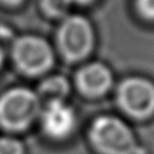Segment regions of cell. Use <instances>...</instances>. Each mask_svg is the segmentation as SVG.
I'll list each match as a JSON object with an SVG mask.
<instances>
[{
	"label": "cell",
	"mask_w": 154,
	"mask_h": 154,
	"mask_svg": "<svg viewBox=\"0 0 154 154\" xmlns=\"http://www.w3.org/2000/svg\"><path fill=\"white\" fill-rule=\"evenodd\" d=\"M89 140L101 154H136L138 149L131 129L112 116H100L93 120Z\"/></svg>",
	"instance_id": "obj_1"
},
{
	"label": "cell",
	"mask_w": 154,
	"mask_h": 154,
	"mask_svg": "<svg viewBox=\"0 0 154 154\" xmlns=\"http://www.w3.org/2000/svg\"><path fill=\"white\" fill-rule=\"evenodd\" d=\"M40 112V97L29 88H11L0 96V125L6 130H26Z\"/></svg>",
	"instance_id": "obj_2"
},
{
	"label": "cell",
	"mask_w": 154,
	"mask_h": 154,
	"mask_svg": "<svg viewBox=\"0 0 154 154\" xmlns=\"http://www.w3.org/2000/svg\"><path fill=\"white\" fill-rule=\"evenodd\" d=\"M57 45L65 60L76 63L85 59L95 45L91 23L81 14L66 16L58 28Z\"/></svg>",
	"instance_id": "obj_3"
},
{
	"label": "cell",
	"mask_w": 154,
	"mask_h": 154,
	"mask_svg": "<svg viewBox=\"0 0 154 154\" xmlns=\"http://www.w3.org/2000/svg\"><path fill=\"white\" fill-rule=\"evenodd\" d=\"M11 55L16 67L31 77L46 73L54 64V53L51 45L35 35L18 37L13 42Z\"/></svg>",
	"instance_id": "obj_4"
},
{
	"label": "cell",
	"mask_w": 154,
	"mask_h": 154,
	"mask_svg": "<svg viewBox=\"0 0 154 154\" xmlns=\"http://www.w3.org/2000/svg\"><path fill=\"white\" fill-rule=\"evenodd\" d=\"M117 103L128 116L144 119L154 114V84L146 78L130 77L117 88Z\"/></svg>",
	"instance_id": "obj_5"
},
{
	"label": "cell",
	"mask_w": 154,
	"mask_h": 154,
	"mask_svg": "<svg viewBox=\"0 0 154 154\" xmlns=\"http://www.w3.org/2000/svg\"><path fill=\"white\" fill-rule=\"evenodd\" d=\"M41 128L46 136L52 140H65L76 129L77 118L73 108L64 100L47 101L40 112Z\"/></svg>",
	"instance_id": "obj_6"
},
{
	"label": "cell",
	"mask_w": 154,
	"mask_h": 154,
	"mask_svg": "<svg viewBox=\"0 0 154 154\" xmlns=\"http://www.w3.org/2000/svg\"><path fill=\"white\" fill-rule=\"evenodd\" d=\"M75 83L81 94L88 97H100L111 89L113 76L105 64L94 61L83 65L76 72Z\"/></svg>",
	"instance_id": "obj_7"
},
{
	"label": "cell",
	"mask_w": 154,
	"mask_h": 154,
	"mask_svg": "<svg viewBox=\"0 0 154 154\" xmlns=\"http://www.w3.org/2000/svg\"><path fill=\"white\" fill-rule=\"evenodd\" d=\"M70 85L63 76H51L45 78L38 85V93L41 96L51 100H64L69 94Z\"/></svg>",
	"instance_id": "obj_8"
},
{
	"label": "cell",
	"mask_w": 154,
	"mask_h": 154,
	"mask_svg": "<svg viewBox=\"0 0 154 154\" xmlns=\"http://www.w3.org/2000/svg\"><path fill=\"white\" fill-rule=\"evenodd\" d=\"M43 11L51 17H63L71 2L69 0H41Z\"/></svg>",
	"instance_id": "obj_9"
},
{
	"label": "cell",
	"mask_w": 154,
	"mask_h": 154,
	"mask_svg": "<svg viewBox=\"0 0 154 154\" xmlns=\"http://www.w3.org/2000/svg\"><path fill=\"white\" fill-rule=\"evenodd\" d=\"M25 149L23 143L10 136L0 137V154H24Z\"/></svg>",
	"instance_id": "obj_10"
},
{
	"label": "cell",
	"mask_w": 154,
	"mask_h": 154,
	"mask_svg": "<svg viewBox=\"0 0 154 154\" xmlns=\"http://www.w3.org/2000/svg\"><path fill=\"white\" fill-rule=\"evenodd\" d=\"M135 8L143 19L154 22V0H135Z\"/></svg>",
	"instance_id": "obj_11"
},
{
	"label": "cell",
	"mask_w": 154,
	"mask_h": 154,
	"mask_svg": "<svg viewBox=\"0 0 154 154\" xmlns=\"http://www.w3.org/2000/svg\"><path fill=\"white\" fill-rule=\"evenodd\" d=\"M23 0H0V2L5 4V5H10V6H14L18 5L19 2H22Z\"/></svg>",
	"instance_id": "obj_12"
},
{
	"label": "cell",
	"mask_w": 154,
	"mask_h": 154,
	"mask_svg": "<svg viewBox=\"0 0 154 154\" xmlns=\"http://www.w3.org/2000/svg\"><path fill=\"white\" fill-rule=\"evenodd\" d=\"M71 4H77V5H88L93 2L94 0H69Z\"/></svg>",
	"instance_id": "obj_13"
},
{
	"label": "cell",
	"mask_w": 154,
	"mask_h": 154,
	"mask_svg": "<svg viewBox=\"0 0 154 154\" xmlns=\"http://www.w3.org/2000/svg\"><path fill=\"white\" fill-rule=\"evenodd\" d=\"M2 63H4V51H2V48L0 47V67H1Z\"/></svg>",
	"instance_id": "obj_14"
}]
</instances>
